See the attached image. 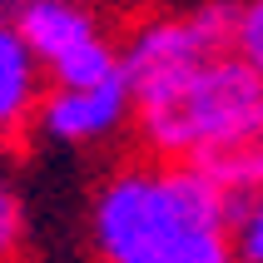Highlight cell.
Returning <instances> with one entry per match:
<instances>
[{"instance_id": "cell-1", "label": "cell", "mask_w": 263, "mask_h": 263, "mask_svg": "<svg viewBox=\"0 0 263 263\" xmlns=\"http://www.w3.org/2000/svg\"><path fill=\"white\" fill-rule=\"evenodd\" d=\"M238 199L189 159L134 164L95 199V249L104 263H238Z\"/></svg>"}, {"instance_id": "cell-2", "label": "cell", "mask_w": 263, "mask_h": 263, "mask_svg": "<svg viewBox=\"0 0 263 263\" xmlns=\"http://www.w3.org/2000/svg\"><path fill=\"white\" fill-rule=\"evenodd\" d=\"M129 95H134L129 100L134 129L149 154L154 159H189L199 144H209L229 119H238L263 95V74L249 70L238 60V50H229L214 60L179 65Z\"/></svg>"}, {"instance_id": "cell-3", "label": "cell", "mask_w": 263, "mask_h": 263, "mask_svg": "<svg viewBox=\"0 0 263 263\" xmlns=\"http://www.w3.org/2000/svg\"><path fill=\"white\" fill-rule=\"evenodd\" d=\"M10 25L20 30V40L40 60V70H50L55 85H100L119 74V50L74 0H25Z\"/></svg>"}, {"instance_id": "cell-4", "label": "cell", "mask_w": 263, "mask_h": 263, "mask_svg": "<svg viewBox=\"0 0 263 263\" xmlns=\"http://www.w3.org/2000/svg\"><path fill=\"white\" fill-rule=\"evenodd\" d=\"M129 80L124 70L100 80V85H55L35 104V115H40V129L60 144H89V139H104L109 129L124 124L129 115Z\"/></svg>"}, {"instance_id": "cell-5", "label": "cell", "mask_w": 263, "mask_h": 263, "mask_svg": "<svg viewBox=\"0 0 263 263\" xmlns=\"http://www.w3.org/2000/svg\"><path fill=\"white\" fill-rule=\"evenodd\" d=\"M194 169H204L229 199H253L263 194V95L243 109L238 119H229L209 144H199L189 154Z\"/></svg>"}, {"instance_id": "cell-6", "label": "cell", "mask_w": 263, "mask_h": 263, "mask_svg": "<svg viewBox=\"0 0 263 263\" xmlns=\"http://www.w3.org/2000/svg\"><path fill=\"white\" fill-rule=\"evenodd\" d=\"M40 104V60L30 55L15 25H0V139L25 129Z\"/></svg>"}, {"instance_id": "cell-7", "label": "cell", "mask_w": 263, "mask_h": 263, "mask_svg": "<svg viewBox=\"0 0 263 263\" xmlns=\"http://www.w3.org/2000/svg\"><path fill=\"white\" fill-rule=\"evenodd\" d=\"M229 238H234L238 263H263V194H253V199L238 204Z\"/></svg>"}, {"instance_id": "cell-8", "label": "cell", "mask_w": 263, "mask_h": 263, "mask_svg": "<svg viewBox=\"0 0 263 263\" xmlns=\"http://www.w3.org/2000/svg\"><path fill=\"white\" fill-rule=\"evenodd\" d=\"M234 50H238V60H243L249 70L263 74V0L238 5V15H234Z\"/></svg>"}, {"instance_id": "cell-9", "label": "cell", "mask_w": 263, "mask_h": 263, "mask_svg": "<svg viewBox=\"0 0 263 263\" xmlns=\"http://www.w3.org/2000/svg\"><path fill=\"white\" fill-rule=\"evenodd\" d=\"M20 229H25V209L10 179H0V263H10L20 249Z\"/></svg>"}, {"instance_id": "cell-10", "label": "cell", "mask_w": 263, "mask_h": 263, "mask_svg": "<svg viewBox=\"0 0 263 263\" xmlns=\"http://www.w3.org/2000/svg\"><path fill=\"white\" fill-rule=\"evenodd\" d=\"M20 5H25V0H0V25H10L15 15H20Z\"/></svg>"}]
</instances>
